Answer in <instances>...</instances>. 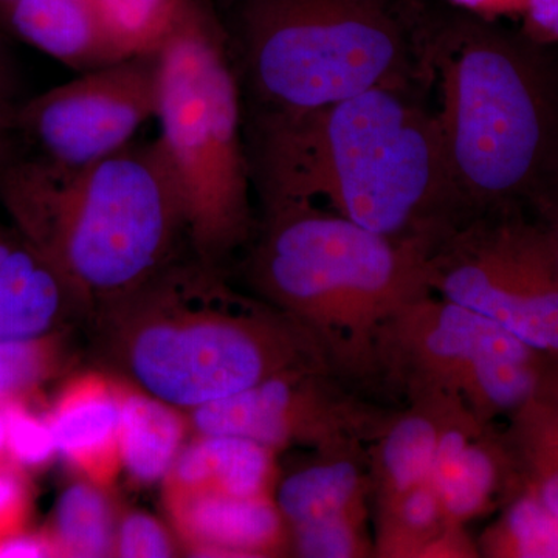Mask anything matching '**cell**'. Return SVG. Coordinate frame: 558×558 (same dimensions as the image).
I'll list each match as a JSON object with an SVG mask.
<instances>
[{"mask_svg": "<svg viewBox=\"0 0 558 558\" xmlns=\"http://www.w3.org/2000/svg\"><path fill=\"white\" fill-rule=\"evenodd\" d=\"M410 90L379 86L303 112L245 113L260 205H318L432 252L465 216L438 117Z\"/></svg>", "mask_w": 558, "mask_h": 558, "instance_id": "cell-1", "label": "cell"}, {"mask_svg": "<svg viewBox=\"0 0 558 558\" xmlns=\"http://www.w3.org/2000/svg\"><path fill=\"white\" fill-rule=\"evenodd\" d=\"M422 47L438 80L444 156L465 219L539 218L558 196V60L549 46L462 13L422 14Z\"/></svg>", "mask_w": 558, "mask_h": 558, "instance_id": "cell-2", "label": "cell"}, {"mask_svg": "<svg viewBox=\"0 0 558 558\" xmlns=\"http://www.w3.org/2000/svg\"><path fill=\"white\" fill-rule=\"evenodd\" d=\"M90 317L101 357L180 410L240 395L288 371L336 373L311 330L258 296L234 292L223 269L194 255L106 301Z\"/></svg>", "mask_w": 558, "mask_h": 558, "instance_id": "cell-3", "label": "cell"}, {"mask_svg": "<svg viewBox=\"0 0 558 558\" xmlns=\"http://www.w3.org/2000/svg\"><path fill=\"white\" fill-rule=\"evenodd\" d=\"M0 205L90 314L194 255L185 207L157 138L78 172L11 154Z\"/></svg>", "mask_w": 558, "mask_h": 558, "instance_id": "cell-4", "label": "cell"}, {"mask_svg": "<svg viewBox=\"0 0 558 558\" xmlns=\"http://www.w3.org/2000/svg\"><path fill=\"white\" fill-rule=\"evenodd\" d=\"M245 256L255 296L311 330L355 389L377 387L376 341L400 307L432 292L427 248L318 205H260Z\"/></svg>", "mask_w": 558, "mask_h": 558, "instance_id": "cell-5", "label": "cell"}, {"mask_svg": "<svg viewBox=\"0 0 558 558\" xmlns=\"http://www.w3.org/2000/svg\"><path fill=\"white\" fill-rule=\"evenodd\" d=\"M245 113L303 112L379 86H411L424 61L407 0H209Z\"/></svg>", "mask_w": 558, "mask_h": 558, "instance_id": "cell-6", "label": "cell"}, {"mask_svg": "<svg viewBox=\"0 0 558 558\" xmlns=\"http://www.w3.org/2000/svg\"><path fill=\"white\" fill-rule=\"evenodd\" d=\"M157 138L178 183L194 256L223 269L256 229L244 95L209 0L157 49Z\"/></svg>", "mask_w": 558, "mask_h": 558, "instance_id": "cell-7", "label": "cell"}, {"mask_svg": "<svg viewBox=\"0 0 558 558\" xmlns=\"http://www.w3.org/2000/svg\"><path fill=\"white\" fill-rule=\"evenodd\" d=\"M553 366L508 329L433 292L392 314L376 341L377 387L407 400L451 396L484 422L526 405Z\"/></svg>", "mask_w": 558, "mask_h": 558, "instance_id": "cell-8", "label": "cell"}, {"mask_svg": "<svg viewBox=\"0 0 558 558\" xmlns=\"http://www.w3.org/2000/svg\"><path fill=\"white\" fill-rule=\"evenodd\" d=\"M429 290L478 312L558 365V269L524 213L473 216L429 252Z\"/></svg>", "mask_w": 558, "mask_h": 558, "instance_id": "cell-9", "label": "cell"}, {"mask_svg": "<svg viewBox=\"0 0 558 558\" xmlns=\"http://www.w3.org/2000/svg\"><path fill=\"white\" fill-rule=\"evenodd\" d=\"M156 51L80 73L22 101L9 156L78 172L130 145L156 119Z\"/></svg>", "mask_w": 558, "mask_h": 558, "instance_id": "cell-10", "label": "cell"}, {"mask_svg": "<svg viewBox=\"0 0 558 558\" xmlns=\"http://www.w3.org/2000/svg\"><path fill=\"white\" fill-rule=\"evenodd\" d=\"M391 410L374 405L329 369L279 374L240 395L186 411L194 435H230L274 451L369 444Z\"/></svg>", "mask_w": 558, "mask_h": 558, "instance_id": "cell-11", "label": "cell"}, {"mask_svg": "<svg viewBox=\"0 0 558 558\" xmlns=\"http://www.w3.org/2000/svg\"><path fill=\"white\" fill-rule=\"evenodd\" d=\"M512 478L517 472L505 435L476 417L461 399L451 398L429 475L451 523L465 526L484 515Z\"/></svg>", "mask_w": 558, "mask_h": 558, "instance_id": "cell-12", "label": "cell"}, {"mask_svg": "<svg viewBox=\"0 0 558 558\" xmlns=\"http://www.w3.org/2000/svg\"><path fill=\"white\" fill-rule=\"evenodd\" d=\"M180 549L194 557L290 556L288 524L275 497L238 498L215 492L161 494Z\"/></svg>", "mask_w": 558, "mask_h": 558, "instance_id": "cell-13", "label": "cell"}, {"mask_svg": "<svg viewBox=\"0 0 558 558\" xmlns=\"http://www.w3.org/2000/svg\"><path fill=\"white\" fill-rule=\"evenodd\" d=\"M123 380L87 371L65 381L47 413L58 457L102 488L123 473L120 453Z\"/></svg>", "mask_w": 558, "mask_h": 558, "instance_id": "cell-14", "label": "cell"}, {"mask_svg": "<svg viewBox=\"0 0 558 558\" xmlns=\"http://www.w3.org/2000/svg\"><path fill=\"white\" fill-rule=\"evenodd\" d=\"M69 311L87 314L57 267L0 220V340L46 336Z\"/></svg>", "mask_w": 558, "mask_h": 558, "instance_id": "cell-15", "label": "cell"}, {"mask_svg": "<svg viewBox=\"0 0 558 558\" xmlns=\"http://www.w3.org/2000/svg\"><path fill=\"white\" fill-rule=\"evenodd\" d=\"M0 24L14 38L78 73L130 57L95 0H13L0 9Z\"/></svg>", "mask_w": 558, "mask_h": 558, "instance_id": "cell-16", "label": "cell"}, {"mask_svg": "<svg viewBox=\"0 0 558 558\" xmlns=\"http://www.w3.org/2000/svg\"><path fill=\"white\" fill-rule=\"evenodd\" d=\"M312 451L311 461L278 480L275 488V502L289 531L369 510L368 444L352 440Z\"/></svg>", "mask_w": 558, "mask_h": 558, "instance_id": "cell-17", "label": "cell"}, {"mask_svg": "<svg viewBox=\"0 0 558 558\" xmlns=\"http://www.w3.org/2000/svg\"><path fill=\"white\" fill-rule=\"evenodd\" d=\"M277 451L230 435H194L161 481V494L215 492L238 498L274 497Z\"/></svg>", "mask_w": 558, "mask_h": 558, "instance_id": "cell-18", "label": "cell"}, {"mask_svg": "<svg viewBox=\"0 0 558 558\" xmlns=\"http://www.w3.org/2000/svg\"><path fill=\"white\" fill-rule=\"evenodd\" d=\"M450 399L446 395L421 396L389 414L368 446L374 505L429 480Z\"/></svg>", "mask_w": 558, "mask_h": 558, "instance_id": "cell-19", "label": "cell"}, {"mask_svg": "<svg viewBox=\"0 0 558 558\" xmlns=\"http://www.w3.org/2000/svg\"><path fill=\"white\" fill-rule=\"evenodd\" d=\"M374 557H478L464 526L451 523L428 481L377 502Z\"/></svg>", "mask_w": 558, "mask_h": 558, "instance_id": "cell-20", "label": "cell"}, {"mask_svg": "<svg viewBox=\"0 0 558 558\" xmlns=\"http://www.w3.org/2000/svg\"><path fill=\"white\" fill-rule=\"evenodd\" d=\"M190 429L185 410L123 381L121 469L134 483L148 486L163 481L185 447Z\"/></svg>", "mask_w": 558, "mask_h": 558, "instance_id": "cell-21", "label": "cell"}, {"mask_svg": "<svg viewBox=\"0 0 558 558\" xmlns=\"http://www.w3.org/2000/svg\"><path fill=\"white\" fill-rule=\"evenodd\" d=\"M510 416L505 439L521 487L558 508V400L539 391Z\"/></svg>", "mask_w": 558, "mask_h": 558, "instance_id": "cell-22", "label": "cell"}, {"mask_svg": "<svg viewBox=\"0 0 558 558\" xmlns=\"http://www.w3.org/2000/svg\"><path fill=\"white\" fill-rule=\"evenodd\" d=\"M119 517L108 488L80 478L62 492L44 531L58 557H113Z\"/></svg>", "mask_w": 558, "mask_h": 558, "instance_id": "cell-23", "label": "cell"}, {"mask_svg": "<svg viewBox=\"0 0 558 558\" xmlns=\"http://www.w3.org/2000/svg\"><path fill=\"white\" fill-rule=\"evenodd\" d=\"M523 490L481 537L484 556L558 558V520L537 495Z\"/></svg>", "mask_w": 558, "mask_h": 558, "instance_id": "cell-24", "label": "cell"}, {"mask_svg": "<svg viewBox=\"0 0 558 558\" xmlns=\"http://www.w3.org/2000/svg\"><path fill=\"white\" fill-rule=\"evenodd\" d=\"M197 0H95L124 53H153Z\"/></svg>", "mask_w": 558, "mask_h": 558, "instance_id": "cell-25", "label": "cell"}, {"mask_svg": "<svg viewBox=\"0 0 558 558\" xmlns=\"http://www.w3.org/2000/svg\"><path fill=\"white\" fill-rule=\"evenodd\" d=\"M65 365L61 333L0 340V409L25 399Z\"/></svg>", "mask_w": 558, "mask_h": 558, "instance_id": "cell-26", "label": "cell"}, {"mask_svg": "<svg viewBox=\"0 0 558 558\" xmlns=\"http://www.w3.org/2000/svg\"><path fill=\"white\" fill-rule=\"evenodd\" d=\"M369 510L344 513L290 529V556L303 558L374 557L368 535Z\"/></svg>", "mask_w": 558, "mask_h": 558, "instance_id": "cell-27", "label": "cell"}, {"mask_svg": "<svg viewBox=\"0 0 558 558\" xmlns=\"http://www.w3.org/2000/svg\"><path fill=\"white\" fill-rule=\"evenodd\" d=\"M7 424V461L27 472L46 468L58 457L46 416H36L25 402L2 407Z\"/></svg>", "mask_w": 558, "mask_h": 558, "instance_id": "cell-28", "label": "cell"}, {"mask_svg": "<svg viewBox=\"0 0 558 558\" xmlns=\"http://www.w3.org/2000/svg\"><path fill=\"white\" fill-rule=\"evenodd\" d=\"M180 545L174 532L156 517L131 510L119 517L113 557L168 558L178 556Z\"/></svg>", "mask_w": 558, "mask_h": 558, "instance_id": "cell-29", "label": "cell"}, {"mask_svg": "<svg viewBox=\"0 0 558 558\" xmlns=\"http://www.w3.org/2000/svg\"><path fill=\"white\" fill-rule=\"evenodd\" d=\"M22 470L0 462V535L25 531L32 510V492Z\"/></svg>", "mask_w": 558, "mask_h": 558, "instance_id": "cell-30", "label": "cell"}, {"mask_svg": "<svg viewBox=\"0 0 558 558\" xmlns=\"http://www.w3.org/2000/svg\"><path fill=\"white\" fill-rule=\"evenodd\" d=\"M3 33H7L5 28L0 24V167L13 146L14 119L21 102L24 101L17 90L16 73Z\"/></svg>", "mask_w": 558, "mask_h": 558, "instance_id": "cell-31", "label": "cell"}, {"mask_svg": "<svg viewBox=\"0 0 558 558\" xmlns=\"http://www.w3.org/2000/svg\"><path fill=\"white\" fill-rule=\"evenodd\" d=\"M519 17L527 38L543 46L558 43V0H526Z\"/></svg>", "mask_w": 558, "mask_h": 558, "instance_id": "cell-32", "label": "cell"}, {"mask_svg": "<svg viewBox=\"0 0 558 558\" xmlns=\"http://www.w3.org/2000/svg\"><path fill=\"white\" fill-rule=\"evenodd\" d=\"M51 558L57 549L46 531L0 535V558Z\"/></svg>", "mask_w": 558, "mask_h": 558, "instance_id": "cell-33", "label": "cell"}, {"mask_svg": "<svg viewBox=\"0 0 558 558\" xmlns=\"http://www.w3.org/2000/svg\"><path fill=\"white\" fill-rule=\"evenodd\" d=\"M449 5L480 20L492 21L502 16H520L526 0H446Z\"/></svg>", "mask_w": 558, "mask_h": 558, "instance_id": "cell-34", "label": "cell"}, {"mask_svg": "<svg viewBox=\"0 0 558 558\" xmlns=\"http://www.w3.org/2000/svg\"><path fill=\"white\" fill-rule=\"evenodd\" d=\"M537 220L546 231V236H548L550 250H553L554 259H556L558 269V196L556 201L539 215Z\"/></svg>", "mask_w": 558, "mask_h": 558, "instance_id": "cell-35", "label": "cell"}, {"mask_svg": "<svg viewBox=\"0 0 558 558\" xmlns=\"http://www.w3.org/2000/svg\"><path fill=\"white\" fill-rule=\"evenodd\" d=\"M543 391L548 392V395L558 400V365H554L553 369H550L548 380H546Z\"/></svg>", "mask_w": 558, "mask_h": 558, "instance_id": "cell-36", "label": "cell"}, {"mask_svg": "<svg viewBox=\"0 0 558 558\" xmlns=\"http://www.w3.org/2000/svg\"><path fill=\"white\" fill-rule=\"evenodd\" d=\"M7 461V424L3 411L0 409V462Z\"/></svg>", "mask_w": 558, "mask_h": 558, "instance_id": "cell-37", "label": "cell"}, {"mask_svg": "<svg viewBox=\"0 0 558 558\" xmlns=\"http://www.w3.org/2000/svg\"><path fill=\"white\" fill-rule=\"evenodd\" d=\"M11 2H13V0H0V9H2V7L9 5Z\"/></svg>", "mask_w": 558, "mask_h": 558, "instance_id": "cell-38", "label": "cell"}]
</instances>
